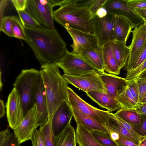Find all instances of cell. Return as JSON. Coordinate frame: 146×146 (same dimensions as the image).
<instances>
[{"label":"cell","mask_w":146,"mask_h":146,"mask_svg":"<svg viewBox=\"0 0 146 146\" xmlns=\"http://www.w3.org/2000/svg\"><path fill=\"white\" fill-rule=\"evenodd\" d=\"M24 29L25 41L41 65L56 63L64 55L66 44L55 28L41 25L35 28L24 27Z\"/></svg>","instance_id":"1"},{"label":"cell","mask_w":146,"mask_h":146,"mask_svg":"<svg viewBox=\"0 0 146 146\" xmlns=\"http://www.w3.org/2000/svg\"><path fill=\"white\" fill-rule=\"evenodd\" d=\"M40 71L50 118L64 102L68 101V83L55 63L41 65Z\"/></svg>","instance_id":"2"},{"label":"cell","mask_w":146,"mask_h":146,"mask_svg":"<svg viewBox=\"0 0 146 146\" xmlns=\"http://www.w3.org/2000/svg\"><path fill=\"white\" fill-rule=\"evenodd\" d=\"M54 19L64 28L94 35L92 15L89 9L76 6L72 0L53 12Z\"/></svg>","instance_id":"3"},{"label":"cell","mask_w":146,"mask_h":146,"mask_svg":"<svg viewBox=\"0 0 146 146\" xmlns=\"http://www.w3.org/2000/svg\"><path fill=\"white\" fill-rule=\"evenodd\" d=\"M40 73L35 68L23 70L13 83L19 94L25 116L35 103V86Z\"/></svg>","instance_id":"4"},{"label":"cell","mask_w":146,"mask_h":146,"mask_svg":"<svg viewBox=\"0 0 146 146\" xmlns=\"http://www.w3.org/2000/svg\"><path fill=\"white\" fill-rule=\"evenodd\" d=\"M55 64L63 70L64 74L70 76H78L97 71L80 56L67 50Z\"/></svg>","instance_id":"5"},{"label":"cell","mask_w":146,"mask_h":146,"mask_svg":"<svg viewBox=\"0 0 146 146\" xmlns=\"http://www.w3.org/2000/svg\"><path fill=\"white\" fill-rule=\"evenodd\" d=\"M68 102L72 108L76 109L105 127L110 112L96 108L83 100L68 87Z\"/></svg>","instance_id":"6"},{"label":"cell","mask_w":146,"mask_h":146,"mask_svg":"<svg viewBox=\"0 0 146 146\" xmlns=\"http://www.w3.org/2000/svg\"><path fill=\"white\" fill-rule=\"evenodd\" d=\"M116 16L108 13L105 17L99 18L95 13L92 15L94 35L98 45L102 47L105 44L114 41L113 33Z\"/></svg>","instance_id":"7"},{"label":"cell","mask_w":146,"mask_h":146,"mask_svg":"<svg viewBox=\"0 0 146 146\" xmlns=\"http://www.w3.org/2000/svg\"><path fill=\"white\" fill-rule=\"evenodd\" d=\"M97 71L78 76H71L64 74L62 76L68 84L86 93L97 92L106 93Z\"/></svg>","instance_id":"8"},{"label":"cell","mask_w":146,"mask_h":146,"mask_svg":"<svg viewBox=\"0 0 146 146\" xmlns=\"http://www.w3.org/2000/svg\"><path fill=\"white\" fill-rule=\"evenodd\" d=\"M53 7L47 0H27L25 10L41 25L54 29Z\"/></svg>","instance_id":"9"},{"label":"cell","mask_w":146,"mask_h":146,"mask_svg":"<svg viewBox=\"0 0 146 146\" xmlns=\"http://www.w3.org/2000/svg\"><path fill=\"white\" fill-rule=\"evenodd\" d=\"M102 7L109 13L127 19L133 28L144 23L143 20L127 5L125 0H106Z\"/></svg>","instance_id":"10"},{"label":"cell","mask_w":146,"mask_h":146,"mask_svg":"<svg viewBox=\"0 0 146 146\" xmlns=\"http://www.w3.org/2000/svg\"><path fill=\"white\" fill-rule=\"evenodd\" d=\"M36 104L26 114L23 119L13 130L20 144L31 139L34 130L38 126Z\"/></svg>","instance_id":"11"},{"label":"cell","mask_w":146,"mask_h":146,"mask_svg":"<svg viewBox=\"0 0 146 146\" xmlns=\"http://www.w3.org/2000/svg\"><path fill=\"white\" fill-rule=\"evenodd\" d=\"M6 107L9 125L13 130L25 117L19 94L14 88L9 95Z\"/></svg>","instance_id":"12"},{"label":"cell","mask_w":146,"mask_h":146,"mask_svg":"<svg viewBox=\"0 0 146 146\" xmlns=\"http://www.w3.org/2000/svg\"><path fill=\"white\" fill-rule=\"evenodd\" d=\"M131 32L132 38L131 43L129 46V54L124 67L127 74L130 71L146 39V25L143 23L134 28Z\"/></svg>","instance_id":"13"},{"label":"cell","mask_w":146,"mask_h":146,"mask_svg":"<svg viewBox=\"0 0 146 146\" xmlns=\"http://www.w3.org/2000/svg\"><path fill=\"white\" fill-rule=\"evenodd\" d=\"M73 117L72 109L68 101L64 102L51 117V127L54 137L59 135L71 123Z\"/></svg>","instance_id":"14"},{"label":"cell","mask_w":146,"mask_h":146,"mask_svg":"<svg viewBox=\"0 0 146 146\" xmlns=\"http://www.w3.org/2000/svg\"><path fill=\"white\" fill-rule=\"evenodd\" d=\"M65 28L73 41L72 44L70 45L73 49L72 53L78 54L84 49L98 45L97 40L94 35L72 29Z\"/></svg>","instance_id":"15"},{"label":"cell","mask_w":146,"mask_h":146,"mask_svg":"<svg viewBox=\"0 0 146 146\" xmlns=\"http://www.w3.org/2000/svg\"><path fill=\"white\" fill-rule=\"evenodd\" d=\"M97 72L106 94L116 101L119 95L127 86L128 80L125 78L104 72L97 71Z\"/></svg>","instance_id":"16"},{"label":"cell","mask_w":146,"mask_h":146,"mask_svg":"<svg viewBox=\"0 0 146 146\" xmlns=\"http://www.w3.org/2000/svg\"><path fill=\"white\" fill-rule=\"evenodd\" d=\"M35 96L37 112L38 125L40 126L46 123L49 117L45 90L40 73L35 84Z\"/></svg>","instance_id":"17"},{"label":"cell","mask_w":146,"mask_h":146,"mask_svg":"<svg viewBox=\"0 0 146 146\" xmlns=\"http://www.w3.org/2000/svg\"><path fill=\"white\" fill-rule=\"evenodd\" d=\"M77 55L85 60L98 71L104 72L102 47L98 45L84 49Z\"/></svg>","instance_id":"18"},{"label":"cell","mask_w":146,"mask_h":146,"mask_svg":"<svg viewBox=\"0 0 146 146\" xmlns=\"http://www.w3.org/2000/svg\"><path fill=\"white\" fill-rule=\"evenodd\" d=\"M73 117L77 125H81L90 131H96L108 132L106 127L78 110L71 108Z\"/></svg>","instance_id":"19"},{"label":"cell","mask_w":146,"mask_h":146,"mask_svg":"<svg viewBox=\"0 0 146 146\" xmlns=\"http://www.w3.org/2000/svg\"><path fill=\"white\" fill-rule=\"evenodd\" d=\"M105 127L108 130L116 132L119 135L134 142L137 145L140 142L141 137L139 135L132 133L122 125L115 119L113 113H109Z\"/></svg>","instance_id":"20"},{"label":"cell","mask_w":146,"mask_h":146,"mask_svg":"<svg viewBox=\"0 0 146 146\" xmlns=\"http://www.w3.org/2000/svg\"><path fill=\"white\" fill-rule=\"evenodd\" d=\"M113 41L107 43L102 47L104 71L109 74L118 75L121 70L119 67L113 51Z\"/></svg>","instance_id":"21"},{"label":"cell","mask_w":146,"mask_h":146,"mask_svg":"<svg viewBox=\"0 0 146 146\" xmlns=\"http://www.w3.org/2000/svg\"><path fill=\"white\" fill-rule=\"evenodd\" d=\"M86 94L100 107L106 109L110 112L121 108L117 102L106 93L91 92L86 93Z\"/></svg>","instance_id":"22"},{"label":"cell","mask_w":146,"mask_h":146,"mask_svg":"<svg viewBox=\"0 0 146 146\" xmlns=\"http://www.w3.org/2000/svg\"><path fill=\"white\" fill-rule=\"evenodd\" d=\"M133 28L131 24L127 19L116 16L114 28V41L126 42Z\"/></svg>","instance_id":"23"},{"label":"cell","mask_w":146,"mask_h":146,"mask_svg":"<svg viewBox=\"0 0 146 146\" xmlns=\"http://www.w3.org/2000/svg\"><path fill=\"white\" fill-rule=\"evenodd\" d=\"M76 131L70 123L58 136H53L54 146H76Z\"/></svg>","instance_id":"24"},{"label":"cell","mask_w":146,"mask_h":146,"mask_svg":"<svg viewBox=\"0 0 146 146\" xmlns=\"http://www.w3.org/2000/svg\"><path fill=\"white\" fill-rule=\"evenodd\" d=\"M113 48L117 65L121 70L125 67L129 56V46H127L125 42L114 40L113 41Z\"/></svg>","instance_id":"25"},{"label":"cell","mask_w":146,"mask_h":146,"mask_svg":"<svg viewBox=\"0 0 146 146\" xmlns=\"http://www.w3.org/2000/svg\"><path fill=\"white\" fill-rule=\"evenodd\" d=\"M75 131L76 143L79 146H103L82 125H77Z\"/></svg>","instance_id":"26"},{"label":"cell","mask_w":146,"mask_h":146,"mask_svg":"<svg viewBox=\"0 0 146 146\" xmlns=\"http://www.w3.org/2000/svg\"><path fill=\"white\" fill-rule=\"evenodd\" d=\"M115 113L131 125H139L141 123V115L133 110L120 109Z\"/></svg>","instance_id":"27"},{"label":"cell","mask_w":146,"mask_h":146,"mask_svg":"<svg viewBox=\"0 0 146 146\" xmlns=\"http://www.w3.org/2000/svg\"><path fill=\"white\" fill-rule=\"evenodd\" d=\"M116 101L121 109H131L137 103L130 92L128 85L119 95Z\"/></svg>","instance_id":"28"},{"label":"cell","mask_w":146,"mask_h":146,"mask_svg":"<svg viewBox=\"0 0 146 146\" xmlns=\"http://www.w3.org/2000/svg\"><path fill=\"white\" fill-rule=\"evenodd\" d=\"M21 144L14 132L7 129L0 132V146H20Z\"/></svg>","instance_id":"29"},{"label":"cell","mask_w":146,"mask_h":146,"mask_svg":"<svg viewBox=\"0 0 146 146\" xmlns=\"http://www.w3.org/2000/svg\"><path fill=\"white\" fill-rule=\"evenodd\" d=\"M51 122V117L49 118L46 123L40 126L39 129L44 139L45 146H54Z\"/></svg>","instance_id":"30"},{"label":"cell","mask_w":146,"mask_h":146,"mask_svg":"<svg viewBox=\"0 0 146 146\" xmlns=\"http://www.w3.org/2000/svg\"><path fill=\"white\" fill-rule=\"evenodd\" d=\"M90 132L96 140L103 146H117L116 143L111 138L109 132L96 131Z\"/></svg>","instance_id":"31"},{"label":"cell","mask_w":146,"mask_h":146,"mask_svg":"<svg viewBox=\"0 0 146 146\" xmlns=\"http://www.w3.org/2000/svg\"><path fill=\"white\" fill-rule=\"evenodd\" d=\"M13 29L15 37L25 40L26 39L24 26L19 17L16 16H11Z\"/></svg>","instance_id":"32"},{"label":"cell","mask_w":146,"mask_h":146,"mask_svg":"<svg viewBox=\"0 0 146 146\" xmlns=\"http://www.w3.org/2000/svg\"><path fill=\"white\" fill-rule=\"evenodd\" d=\"M21 21L24 26L35 28L41 25L25 10L17 11Z\"/></svg>","instance_id":"33"},{"label":"cell","mask_w":146,"mask_h":146,"mask_svg":"<svg viewBox=\"0 0 146 146\" xmlns=\"http://www.w3.org/2000/svg\"><path fill=\"white\" fill-rule=\"evenodd\" d=\"M0 31H2L9 37H15L11 16H5L0 21Z\"/></svg>","instance_id":"34"},{"label":"cell","mask_w":146,"mask_h":146,"mask_svg":"<svg viewBox=\"0 0 146 146\" xmlns=\"http://www.w3.org/2000/svg\"><path fill=\"white\" fill-rule=\"evenodd\" d=\"M146 69V59L138 67L127 73L125 79L130 80L136 78Z\"/></svg>","instance_id":"35"},{"label":"cell","mask_w":146,"mask_h":146,"mask_svg":"<svg viewBox=\"0 0 146 146\" xmlns=\"http://www.w3.org/2000/svg\"><path fill=\"white\" fill-rule=\"evenodd\" d=\"M128 80V86L132 95L138 103L139 102V92L136 80L133 79Z\"/></svg>","instance_id":"36"},{"label":"cell","mask_w":146,"mask_h":146,"mask_svg":"<svg viewBox=\"0 0 146 146\" xmlns=\"http://www.w3.org/2000/svg\"><path fill=\"white\" fill-rule=\"evenodd\" d=\"M146 59V39L141 50L139 55L133 64L131 68L130 71L135 69L138 67Z\"/></svg>","instance_id":"37"},{"label":"cell","mask_w":146,"mask_h":146,"mask_svg":"<svg viewBox=\"0 0 146 146\" xmlns=\"http://www.w3.org/2000/svg\"><path fill=\"white\" fill-rule=\"evenodd\" d=\"M31 140L33 146H45L43 137L37 128L33 131Z\"/></svg>","instance_id":"38"},{"label":"cell","mask_w":146,"mask_h":146,"mask_svg":"<svg viewBox=\"0 0 146 146\" xmlns=\"http://www.w3.org/2000/svg\"><path fill=\"white\" fill-rule=\"evenodd\" d=\"M141 122L140 125H132L136 133L140 137H146V116L141 115Z\"/></svg>","instance_id":"39"},{"label":"cell","mask_w":146,"mask_h":146,"mask_svg":"<svg viewBox=\"0 0 146 146\" xmlns=\"http://www.w3.org/2000/svg\"><path fill=\"white\" fill-rule=\"evenodd\" d=\"M127 5L132 9H146V0H125Z\"/></svg>","instance_id":"40"},{"label":"cell","mask_w":146,"mask_h":146,"mask_svg":"<svg viewBox=\"0 0 146 146\" xmlns=\"http://www.w3.org/2000/svg\"><path fill=\"white\" fill-rule=\"evenodd\" d=\"M135 79L138 85L139 102L146 94V78Z\"/></svg>","instance_id":"41"},{"label":"cell","mask_w":146,"mask_h":146,"mask_svg":"<svg viewBox=\"0 0 146 146\" xmlns=\"http://www.w3.org/2000/svg\"><path fill=\"white\" fill-rule=\"evenodd\" d=\"M136 112L141 115L146 116V102H139L132 108L128 109Z\"/></svg>","instance_id":"42"},{"label":"cell","mask_w":146,"mask_h":146,"mask_svg":"<svg viewBox=\"0 0 146 146\" xmlns=\"http://www.w3.org/2000/svg\"><path fill=\"white\" fill-rule=\"evenodd\" d=\"M106 0H94L89 10L92 15L96 13L97 10L102 7Z\"/></svg>","instance_id":"43"},{"label":"cell","mask_w":146,"mask_h":146,"mask_svg":"<svg viewBox=\"0 0 146 146\" xmlns=\"http://www.w3.org/2000/svg\"><path fill=\"white\" fill-rule=\"evenodd\" d=\"M11 1L17 11L25 10L27 0H11Z\"/></svg>","instance_id":"44"},{"label":"cell","mask_w":146,"mask_h":146,"mask_svg":"<svg viewBox=\"0 0 146 146\" xmlns=\"http://www.w3.org/2000/svg\"><path fill=\"white\" fill-rule=\"evenodd\" d=\"M117 146H138L134 142L119 135L118 139L115 141Z\"/></svg>","instance_id":"45"},{"label":"cell","mask_w":146,"mask_h":146,"mask_svg":"<svg viewBox=\"0 0 146 146\" xmlns=\"http://www.w3.org/2000/svg\"><path fill=\"white\" fill-rule=\"evenodd\" d=\"M75 5L80 7H86L88 8L91 6L94 0H72Z\"/></svg>","instance_id":"46"},{"label":"cell","mask_w":146,"mask_h":146,"mask_svg":"<svg viewBox=\"0 0 146 146\" xmlns=\"http://www.w3.org/2000/svg\"><path fill=\"white\" fill-rule=\"evenodd\" d=\"M113 115L115 119L123 127L130 131L132 133L138 135L135 131L132 125L129 124L122 120L116 115L115 113H113Z\"/></svg>","instance_id":"47"},{"label":"cell","mask_w":146,"mask_h":146,"mask_svg":"<svg viewBox=\"0 0 146 146\" xmlns=\"http://www.w3.org/2000/svg\"><path fill=\"white\" fill-rule=\"evenodd\" d=\"M48 2L53 7L56 6L60 7L66 3L68 0H47Z\"/></svg>","instance_id":"48"},{"label":"cell","mask_w":146,"mask_h":146,"mask_svg":"<svg viewBox=\"0 0 146 146\" xmlns=\"http://www.w3.org/2000/svg\"><path fill=\"white\" fill-rule=\"evenodd\" d=\"M135 13L146 22V9H133Z\"/></svg>","instance_id":"49"},{"label":"cell","mask_w":146,"mask_h":146,"mask_svg":"<svg viewBox=\"0 0 146 146\" xmlns=\"http://www.w3.org/2000/svg\"><path fill=\"white\" fill-rule=\"evenodd\" d=\"M95 14L99 18H102L105 17L108 12L105 8L102 7L97 10Z\"/></svg>","instance_id":"50"},{"label":"cell","mask_w":146,"mask_h":146,"mask_svg":"<svg viewBox=\"0 0 146 146\" xmlns=\"http://www.w3.org/2000/svg\"><path fill=\"white\" fill-rule=\"evenodd\" d=\"M4 102L1 100H0V118L4 116L5 113V107Z\"/></svg>","instance_id":"51"},{"label":"cell","mask_w":146,"mask_h":146,"mask_svg":"<svg viewBox=\"0 0 146 146\" xmlns=\"http://www.w3.org/2000/svg\"><path fill=\"white\" fill-rule=\"evenodd\" d=\"M111 139L115 141L117 140L119 138V135L115 132L108 130Z\"/></svg>","instance_id":"52"},{"label":"cell","mask_w":146,"mask_h":146,"mask_svg":"<svg viewBox=\"0 0 146 146\" xmlns=\"http://www.w3.org/2000/svg\"><path fill=\"white\" fill-rule=\"evenodd\" d=\"M138 146H146V137H141V140Z\"/></svg>","instance_id":"53"},{"label":"cell","mask_w":146,"mask_h":146,"mask_svg":"<svg viewBox=\"0 0 146 146\" xmlns=\"http://www.w3.org/2000/svg\"><path fill=\"white\" fill-rule=\"evenodd\" d=\"M146 78V69L141 73L135 79H142Z\"/></svg>","instance_id":"54"},{"label":"cell","mask_w":146,"mask_h":146,"mask_svg":"<svg viewBox=\"0 0 146 146\" xmlns=\"http://www.w3.org/2000/svg\"><path fill=\"white\" fill-rule=\"evenodd\" d=\"M139 102H146V94Z\"/></svg>","instance_id":"55"},{"label":"cell","mask_w":146,"mask_h":146,"mask_svg":"<svg viewBox=\"0 0 146 146\" xmlns=\"http://www.w3.org/2000/svg\"><path fill=\"white\" fill-rule=\"evenodd\" d=\"M144 24H145V25H146V22H144Z\"/></svg>","instance_id":"56"}]
</instances>
